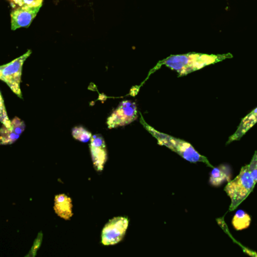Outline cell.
Listing matches in <instances>:
<instances>
[{"label":"cell","mask_w":257,"mask_h":257,"mask_svg":"<svg viewBox=\"0 0 257 257\" xmlns=\"http://www.w3.org/2000/svg\"><path fill=\"white\" fill-rule=\"evenodd\" d=\"M41 8H32L27 6L14 8L11 12V28L12 30L21 27H28L39 13Z\"/></svg>","instance_id":"52a82bcc"},{"label":"cell","mask_w":257,"mask_h":257,"mask_svg":"<svg viewBox=\"0 0 257 257\" xmlns=\"http://www.w3.org/2000/svg\"><path fill=\"white\" fill-rule=\"evenodd\" d=\"M31 54L32 51L29 50L10 63L0 66V80L6 82L11 90L20 98H23L21 89L23 66Z\"/></svg>","instance_id":"277c9868"},{"label":"cell","mask_w":257,"mask_h":257,"mask_svg":"<svg viewBox=\"0 0 257 257\" xmlns=\"http://www.w3.org/2000/svg\"><path fill=\"white\" fill-rule=\"evenodd\" d=\"M44 0H24V6L32 8H41L43 4Z\"/></svg>","instance_id":"ac0fdd59"},{"label":"cell","mask_w":257,"mask_h":257,"mask_svg":"<svg viewBox=\"0 0 257 257\" xmlns=\"http://www.w3.org/2000/svg\"><path fill=\"white\" fill-rule=\"evenodd\" d=\"M232 57L233 56L231 54H205L199 53L173 55L162 60L156 66V69L160 67L161 65H166L170 69L177 71L180 76H181L202 69L208 65L219 63L226 59L232 58Z\"/></svg>","instance_id":"6da1fadb"},{"label":"cell","mask_w":257,"mask_h":257,"mask_svg":"<svg viewBox=\"0 0 257 257\" xmlns=\"http://www.w3.org/2000/svg\"><path fill=\"white\" fill-rule=\"evenodd\" d=\"M11 122H12V126L15 130L17 134L21 135L24 132V130H25L26 125L24 121L21 120L18 117H15Z\"/></svg>","instance_id":"2e32d148"},{"label":"cell","mask_w":257,"mask_h":257,"mask_svg":"<svg viewBox=\"0 0 257 257\" xmlns=\"http://www.w3.org/2000/svg\"><path fill=\"white\" fill-rule=\"evenodd\" d=\"M249 170L251 174L252 178L255 184H257V150L253 154L250 164H248Z\"/></svg>","instance_id":"e0dca14e"},{"label":"cell","mask_w":257,"mask_h":257,"mask_svg":"<svg viewBox=\"0 0 257 257\" xmlns=\"http://www.w3.org/2000/svg\"><path fill=\"white\" fill-rule=\"evenodd\" d=\"M19 137V134H17L12 126V128H9L3 125V127L0 128V145L13 144Z\"/></svg>","instance_id":"4fadbf2b"},{"label":"cell","mask_w":257,"mask_h":257,"mask_svg":"<svg viewBox=\"0 0 257 257\" xmlns=\"http://www.w3.org/2000/svg\"><path fill=\"white\" fill-rule=\"evenodd\" d=\"M72 137L82 143H88L92 138V134L83 126L74 127L72 130Z\"/></svg>","instance_id":"5bb4252c"},{"label":"cell","mask_w":257,"mask_h":257,"mask_svg":"<svg viewBox=\"0 0 257 257\" xmlns=\"http://www.w3.org/2000/svg\"><path fill=\"white\" fill-rule=\"evenodd\" d=\"M230 172L229 167L224 165L214 167L210 175L209 183L213 187H220L225 181H229Z\"/></svg>","instance_id":"8fae6325"},{"label":"cell","mask_w":257,"mask_h":257,"mask_svg":"<svg viewBox=\"0 0 257 257\" xmlns=\"http://www.w3.org/2000/svg\"><path fill=\"white\" fill-rule=\"evenodd\" d=\"M128 226L126 217H114L104 226L102 232V244L105 246L118 244L124 238Z\"/></svg>","instance_id":"8992f818"},{"label":"cell","mask_w":257,"mask_h":257,"mask_svg":"<svg viewBox=\"0 0 257 257\" xmlns=\"http://www.w3.org/2000/svg\"><path fill=\"white\" fill-rule=\"evenodd\" d=\"M8 1L10 2L13 9L18 6H24V0H8Z\"/></svg>","instance_id":"d6986e66"},{"label":"cell","mask_w":257,"mask_h":257,"mask_svg":"<svg viewBox=\"0 0 257 257\" xmlns=\"http://www.w3.org/2000/svg\"><path fill=\"white\" fill-rule=\"evenodd\" d=\"M138 119V108L136 103L123 101L110 115L107 120L109 129L126 126Z\"/></svg>","instance_id":"5b68a950"},{"label":"cell","mask_w":257,"mask_h":257,"mask_svg":"<svg viewBox=\"0 0 257 257\" xmlns=\"http://www.w3.org/2000/svg\"><path fill=\"white\" fill-rule=\"evenodd\" d=\"M54 209L58 217L70 220L73 216L72 199L65 194L57 195L54 199Z\"/></svg>","instance_id":"30bf717a"},{"label":"cell","mask_w":257,"mask_h":257,"mask_svg":"<svg viewBox=\"0 0 257 257\" xmlns=\"http://www.w3.org/2000/svg\"><path fill=\"white\" fill-rule=\"evenodd\" d=\"M256 184L252 178L248 164L243 166L236 178L228 182L224 190L231 199L229 211H233L253 192Z\"/></svg>","instance_id":"3957f363"},{"label":"cell","mask_w":257,"mask_h":257,"mask_svg":"<svg viewBox=\"0 0 257 257\" xmlns=\"http://www.w3.org/2000/svg\"><path fill=\"white\" fill-rule=\"evenodd\" d=\"M256 123L257 107L241 119L236 131L232 135L229 137V140H228L226 143L229 144V143H232V142L241 140Z\"/></svg>","instance_id":"9c48e42d"},{"label":"cell","mask_w":257,"mask_h":257,"mask_svg":"<svg viewBox=\"0 0 257 257\" xmlns=\"http://www.w3.org/2000/svg\"><path fill=\"white\" fill-rule=\"evenodd\" d=\"M142 122L145 128L148 130V132L151 133L157 139L159 144L172 149V151L177 152L178 155H181L182 158L190 162H203L206 164L208 167H213L208 158L200 155L188 142L175 138V137L168 135V134L158 132L157 130L145 123L143 119H142Z\"/></svg>","instance_id":"7a4b0ae2"},{"label":"cell","mask_w":257,"mask_h":257,"mask_svg":"<svg viewBox=\"0 0 257 257\" xmlns=\"http://www.w3.org/2000/svg\"><path fill=\"white\" fill-rule=\"evenodd\" d=\"M250 223L251 218L250 216L241 210L235 213L232 221V226L238 231L247 229L250 226Z\"/></svg>","instance_id":"7c38bea8"},{"label":"cell","mask_w":257,"mask_h":257,"mask_svg":"<svg viewBox=\"0 0 257 257\" xmlns=\"http://www.w3.org/2000/svg\"><path fill=\"white\" fill-rule=\"evenodd\" d=\"M90 150L95 169L97 172H102L108 158V152L105 140L101 134L92 136Z\"/></svg>","instance_id":"ba28073f"},{"label":"cell","mask_w":257,"mask_h":257,"mask_svg":"<svg viewBox=\"0 0 257 257\" xmlns=\"http://www.w3.org/2000/svg\"><path fill=\"white\" fill-rule=\"evenodd\" d=\"M0 122L7 128H12V122L8 116L7 110L5 105L4 100L0 92Z\"/></svg>","instance_id":"9a60e30c"}]
</instances>
